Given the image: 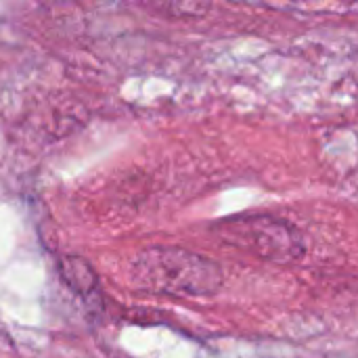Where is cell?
<instances>
[{
    "mask_svg": "<svg viewBox=\"0 0 358 358\" xmlns=\"http://www.w3.org/2000/svg\"><path fill=\"white\" fill-rule=\"evenodd\" d=\"M130 281L145 292L176 298H206L220 289L216 262L182 248H147L130 264Z\"/></svg>",
    "mask_w": 358,
    "mask_h": 358,
    "instance_id": "obj_1",
    "label": "cell"
},
{
    "mask_svg": "<svg viewBox=\"0 0 358 358\" xmlns=\"http://www.w3.org/2000/svg\"><path fill=\"white\" fill-rule=\"evenodd\" d=\"M216 233L229 245L241 248L262 260L294 262L304 254L300 231L273 216H237L220 222Z\"/></svg>",
    "mask_w": 358,
    "mask_h": 358,
    "instance_id": "obj_2",
    "label": "cell"
},
{
    "mask_svg": "<svg viewBox=\"0 0 358 358\" xmlns=\"http://www.w3.org/2000/svg\"><path fill=\"white\" fill-rule=\"evenodd\" d=\"M61 275H63V281L80 296H92L99 287L96 275L92 273L88 262H84L82 258H65L61 262Z\"/></svg>",
    "mask_w": 358,
    "mask_h": 358,
    "instance_id": "obj_3",
    "label": "cell"
},
{
    "mask_svg": "<svg viewBox=\"0 0 358 358\" xmlns=\"http://www.w3.org/2000/svg\"><path fill=\"white\" fill-rule=\"evenodd\" d=\"M174 15H203L210 0H155Z\"/></svg>",
    "mask_w": 358,
    "mask_h": 358,
    "instance_id": "obj_4",
    "label": "cell"
}]
</instances>
